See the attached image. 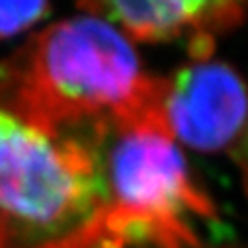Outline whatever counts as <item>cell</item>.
<instances>
[{
  "label": "cell",
  "instance_id": "obj_1",
  "mask_svg": "<svg viewBox=\"0 0 248 248\" xmlns=\"http://www.w3.org/2000/svg\"><path fill=\"white\" fill-rule=\"evenodd\" d=\"M164 88L133 43L88 12L51 24L0 65V104L51 135L98 147L125 129L168 135Z\"/></svg>",
  "mask_w": 248,
  "mask_h": 248
},
{
  "label": "cell",
  "instance_id": "obj_2",
  "mask_svg": "<svg viewBox=\"0 0 248 248\" xmlns=\"http://www.w3.org/2000/svg\"><path fill=\"white\" fill-rule=\"evenodd\" d=\"M104 203L102 147L51 135L0 104V229L10 242L88 244Z\"/></svg>",
  "mask_w": 248,
  "mask_h": 248
},
{
  "label": "cell",
  "instance_id": "obj_3",
  "mask_svg": "<svg viewBox=\"0 0 248 248\" xmlns=\"http://www.w3.org/2000/svg\"><path fill=\"white\" fill-rule=\"evenodd\" d=\"M104 248H200L198 223L217 219L176 143L155 129L111 133L102 147Z\"/></svg>",
  "mask_w": 248,
  "mask_h": 248
},
{
  "label": "cell",
  "instance_id": "obj_4",
  "mask_svg": "<svg viewBox=\"0 0 248 248\" xmlns=\"http://www.w3.org/2000/svg\"><path fill=\"white\" fill-rule=\"evenodd\" d=\"M162 115L172 141L202 153L232 149L248 115V86L225 61H194L166 77Z\"/></svg>",
  "mask_w": 248,
  "mask_h": 248
},
{
  "label": "cell",
  "instance_id": "obj_5",
  "mask_svg": "<svg viewBox=\"0 0 248 248\" xmlns=\"http://www.w3.org/2000/svg\"><path fill=\"white\" fill-rule=\"evenodd\" d=\"M88 14L113 24L129 41L166 43L178 37L215 39L238 28L246 14V2L234 0H168V2H86Z\"/></svg>",
  "mask_w": 248,
  "mask_h": 248
},
{
  "label": "cell",
  "instance_id": "obj_6",
  "mask_svg": "<svg viewBox=\"0 0 248 248\" xmlns=\"http://www.w3.org/2000/svg\"><path fill=\"white\" fill-rule=\"evenodd\" d=\"M47 2H0V39H10L49 14Z\"/></svg>",
  "mask_w": 248,
  "mask_h": 248
},
{
  "label": "cell",
  "instance_id": "obj_7",
  "mask_svg": "<svg viewBox=\"0 0 248 248\" xmlns=\"http://www.w3.org/2000/svg\"><path fill=\"white\" fill-rule=\"evenodd\" d=\"M231 156H232L234 164L240 170L244 194H246V200H248V115H246V121H244V127H242V133H240L238 141L231 149Z\"/></svg>",
  "mask_w": 248,
  "mask_h": 248
},
{
  "label": "cell",
  "instance_id": "obj_8",
  "mask_svg": "<svg viewBox=\"0 0 248 248\" xmlns=\"http://www.w3.org/2000/svg\"><path fill=\"white\" fill-rule=\"evenodd\" d=\"M10 246V240H8V236H6V232L0 229V248H8Z\"/></svg>",
  "mask_w": 248,
  "mask_h": 248
}]
</instances>
